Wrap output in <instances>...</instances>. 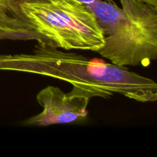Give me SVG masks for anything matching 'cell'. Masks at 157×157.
<instances>
[{"mask_svg": "<svg viewBox=\"0 0 157 157\" xmlns=\"http://www.w3.org/2000/svg\"><path fill=\"white\" fill-rule=\"evenodd\" d=\"M0 71L44 75L71 84L91 98L115 94L138 102H156L157 84L127 67L66 52L45 41H37L31 53L0 55Z\"/></svg>", "mask_w": 157, "mask_h": 157, "instance_id": "1", "label": "cell"}, {"mask_svg": "<svg viewBox=\"0 0 157 157\" xmlns=\"http://www.w3.org/2000/svg\"><path fill=\"white\" fill-rule=\"evenodd\" d=\"M85 5L102 29L104 44L98 53L118 66L148 67L157 59V7L138 0Z\"/></svg>", "mask_w": 157, "mask_h": 157, "instance_id": "2", "label": "cell"}, {"mask_svg": "<svg viewBox=\"0 0 157 157\" xmlns=\"http://www.w3.org/2000/svg\"><path fill=\"white\" fill-rule=\"evenodd\" d=\"M21 9L35 32L58 48L97 52L104 46L102 29L85 5L47 0L25 2Z\"/></svg>", "mask_w": 157, "mask_h": 157, "instance_id": "3", "label": "cell"}, {"mask_svg": "<svg viewBox=\"0 0 157 157\" xmlns=\"http://www.w3.org/2000/svg\"><path fill=\"white\" fill-rule=\"evenodd\" d=\"M90 98L87 94L73 87L64 93L59 87L48 86L38 92L36 100L42 111L21 123L28 127H48L81 121L87 116Z\"/></svg>", "mask_w": 157, "mask_h": 157, "instance_id": "4", "label": "cell"}, {"mask_svg": "<svg viewBox=\"0 0 157 157\" xmlns=\"http://www.w3.org/2000/svg\"><path fill=\"white\" fill-rule=\"evenodd\" d=\"M42 1L47 0H0V40L45 41L35 32L21 9L25 2Z\"/></svg>", "mask_w": 157, "mask_h": 157, "instance_id": "5", "label": "cell"}, {"mask_svg": "<svg viewBox=\"0 0 157 157\" xmlns=\"http://www.w3.org/2000/svg\"><path fill=\"white\" fill-rule=\"evenodd\" d=\"M138 1L148 4L150 6H154V7H157V0H138Z\"/></svg>", "mask_w": 157, "mask_h": 157, "instance_id": "6", "label": "cell"}, {"mask_svg": "<svg viewBox=\"0 0 157 157\" xmlns=\"http://www.w3.org/2000/svg\"><path fill=\"white\" fill-rule=\"evenodd\" d=\"M73 1L77 2L80 3L82 5H89L93 3L95 0H73Z\"/></svg>", "mask_w": 157, "mask_h": 157, "instance_id": "7", "label": "cell"}]
</instances>
